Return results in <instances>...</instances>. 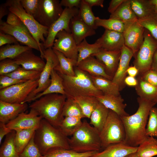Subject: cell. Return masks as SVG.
Masks as SVG:
<instances>
[{
    "label": "cell",
    "mask_w": 157,
    "mask_h": 157,
    "mask_svg": "<svg viewBox=\"0 0 157 157\" xmlns=\"http://www.w3.org/2000/svg\"><path fill=\"white\" fill-rule=\"evenodd\" d=\"M109 111V109L99 102L90 115L89 123L99 133L106 120Z\"/></svg>",
    "instance_id": "cell-31"
},
{
    "label": "cell",
    "mask_w": 157,
    "mask_h": 157,
    "mask_svg": "<svg viewBox=\"0 0 157 157\" xmlns=\"http://www.w3.org/2000/svg\"><path fill=\"white\" fill-rule=\"evenodd\" d=\"M79 8H65L60 17L49 28L45 41L42 44L45 49L52 47L57 34L59 32L65 30L71 33L69 23L71 19L78 14Z\"/></svg>",
    "instance_id": "cell-12"
},
{
    "label": "cell",
    "mask_w": 157,
    "mask_h": 157,
    "mask_svg": "<svg viewBox=\"0 0 157 157\" xmlns=\"http://www.w3.org/2000/svg\"><path fill=\"white\" fill-rule=\"evenodd\" d=\"M44 58L46 60V64L38 79V85L22 104L31 101L32 99L37 94L43 92L48 87L51 82L52 71L59 65L58 58L52 47L44 50Z\"/></svg>",
    "instance_id": "cell-10"
},
{
    "label": "cell",
    "mask_w": 157,
    "mask_h": 157,
    "mask_svg": "<svg viewBox=\"0 0 157 157\" xmlns=\"http://www.w3.org/2000/svg\"><path fill=\"white\" fill-rule=\"evenodd\" d=\"M26 81L14 78L6 75H0V90Z\"/></svg>",
    "instance_id": "cell-50"
},
{
    "label": "cell",
    "mask_w": 157,
    "mask_h": 157,
    "mask_svg": "<svg viewBox=\"0 0 157 157\" xmlns=\"http://www.w3.org/2000/svg\"><path fill=\"white\" fill-rule=\"evenodd\" d=\"M74 99L79 105L85 117L89 119L99 103L96 97L92 96H79Z\"/></svg>",
    "instance_id": "cell-33"
},
{
    "label": "cell",
    "mask_w": 157,
    "mask_h": 157,
    "mask_svg": "<svg viewBox=\"0 0 157 157\" xmlns=\"http://www.w3.org/2000/svg\"><path fill=\"white\" fill-rule=\"evenodd\" d=\"M101 48L96 42L93 44H90L86 39L84 40L77 45L78 55L77 65L83 60L98 53Z\"/></svg>",
    "instance_id": "cell-37"
},
{
    "label": "cell",
    "mask_w": 157,
    "mask_h": 157,
    "mask_svg": "<svg viewBox=\"0 0 157 157\" xmlns=\"http://www.w3.org/2000/svg\"><path fill=\"white\" fill-rule=\"evenodd\" d=\"M151 69L157 72V49L154 56Z\"/></svg>",
    "instance_id": "cell-61"
},
{
    "label": "cell",
    "mask_w": 157,
    "mask_h": 157,
    "mask_svg": "<svg viewBox=\"0 0 157 157\" xmlns=\"http://www.w3.org/2000/svg\"><path fill=\"white\" fill-rule=\"evenodd\" d=\"M51 83L48 87L43 92L37 94L32 99L31 101L49 94L56 93L65 95L63 78L58 72L54 69L51 72Z\"/></svg>",
    "instance_id": "cell-27"
},
{
    "label": "cell",
    "mask_w": 157,
    "mask_h": 157,
    "mask_svg": "<svg viewBox=\"0 0 157 157\" xmlns=\"http://www.w3.org/2000/svg\"><path fill=\"white\" fill-rule=\"evenodd\" d=\"M32 50L24 52L14 60L26 69L42 72L45 67L46 62L40 57L35 55Z\"/></svg>",
    "instance_id": "cell-21"
},
{
    "label": "cell",
    "mask_w": 157,
    "mask_h": 157,
    "mask_svg": "<svg viewBox=\"0 0 157 157\" xmlns=\"http://www.w3.org/2000/svg\"><path fill=\"white\" fill-rule=\"evenodd\" d=\"M138 148L124 143L116 144L109 146L91 157H125L129 154L136 152Z\"/></svg>",
    "instance_id": "cell-25"
},
{
    "label": "cell",
    "mask_w": 157,
    "mask_h": 157,
    "mask_svg": "<svg viewBox=\"0 0 157 157\" xmlns=\"http://www.w3.org/2000/svg\"><path fill=\"white\" fill-rule=\"evenodd\" d=\"M6 22L8 24L11 26H25L17 15L10 11L8 15L6 21Z\"/></svg>",
    "instance_id": "cell-52"
},
{
    "label": "cell",
    "mask_w": 157,
    "mask_h": 157,
    "mask_svg": "<svg viewBox=\"0 0 157 157\" xmlns=\"http://www.w3.org/2000/svg\"><path fill=\"white\" fill-rule=\"evenodd\" d=\"M90 7L93 6H99L101 8L104 7V0H84Z\"/></svg>",
    "instance_id": "cell-58"
},
{
    "label": "cell",
    "mask_w": 157,
    "mask_h": 157,
    "mask_svg": "<svg viewBox=\"0 0 157 157\" xmlns=\"http://www.w3.org/2000/svg\"><path fill=\"white\" fill-rule=\"evenodd\" d=\"M136 152L140 157H152L157 155V139L148 136L138 147Z\"/></svg>",
    "instance_id": "cell-36"
},
{
    "label": "cell",
    "mask_w": 157,
    "mask_h": 157,
    "mask_svg": "<svg viewBox=\"0 0 157 157\" xmlns=\"http://www.w3.org/2000/svg\"><path fill=\"white\" fill-rule=\"evenodd\" d=\"M20 66L14 59L10 58L3 59L0 62V75L12 73Z\"/></svg>",
    "instance_id": "cell-48"
},
{
    "label": "cell",
    "mask_w": 157,
    "mask_h": 157,
    "mask_svg": "<svg viewBox=\"0 0 157 157\" xmlns=\"http://www.w3.org/2000/svg\"><path fill=\"white\" fill-rule=\"evenodd\" d=\"M0 30L2 33L13 36L18 42L39 51L40 53V57L44 59V51L40 48L26 26H11L1 20L0 21Z\"/></svg>",
    "instance_id": "cell-13"
},
{
    "label": "cell",
    "mask_w": 157,
    "mask_h": 157,
    "mask_svg": "<svg viewBox=\"0 0 157 157\" xmlns=\"http://www.w3.org/2000/svg\"><path fill=\"white\" fill-rule=\"evenodd\" d=\"M16 132L12 131L7 135L0 148V157H19L14 143Z\"/></svg>",
    "instance_id": "cell-35"
},
{
    "label": "cell",
    "mask_w": 157,
    "mask_h": 157,
    "mask_svg": "<svg viewBox=\"0 0 157 157\" xmlns=\"http://www.w3.org/2000/svg\"><path fill=\"white\" fill-rule=\"evenodd\" d=\"M151 3L154 6L155 11L157 12V0H149Z\"/></svg>",
    "instance_id": "cell-62"
},
{
    "label": "cell",
    "mask_w": 157,
    "mask_h": 157,
    "mask_svg": "<svg viewBox=\"0 0 157 157\" xmlns=\"http://www.w3.org/2000/svg\"><path fill=\"white\" fill-rule=\"evenodd\" d=\"M53 49L57 56L59 62V65L54 69L61 74L75 76L74 67L76 66L77 61L66 57L57 50Z\"/></svg>",
    "instance_id": "cell-32"
},
{
    "label": "cell",
    "mask_w": 157,
    "mask_h": 157,
    "mask_svg": "<svg viewBox=\"0 0 157 157\" xmlns=\"http://www.w3.org/2000/svg\"><path fill=\"white\" fill-rule=\"evenodd\" d=\"M121 54V50L108 51L101 48L99 52L92 56L102 63L107 73L113 77L118 66Z\"/></svg>",
    "instance_id": "cell-19"
},
{
    "label": "cell",
    "mask_w": 157,
    "mask_h": 157,
    "mask_svg": "<svg viewBox=\"0 0 157 157\" xmlns=\"http://www.w3.org/2000/svg\"><path fill=\"white\" fill-rule=\"evenodd\" d=\"M100 136L101 148L104 149L111 145L124 142L126 133L123 122L120 116L111 110Z\"/></svg>",
    "instance_id": "cell-7"
},
{
    "label": "cell",
    "mask_w": 157,
    "mask_h": 157,
    "mask_svg": "<svg viewBox=\"0 0 157 157\" xmlns=\"http://www.w3.org/2000/svg\"><path fill=\"white\" fill-rule=\"evenodd\" d=\"M68 140L70 149L77 152L100 151L102 149L99 132L86 120Z\"/></svg>",
    "instance_id": "cell-5"
},
{
    "label": "cell",
    "mask_w": 157,
    "mask_h": 157,
    "mask_svg": "<svg viewBox=\"0 0 157 157\" xmlns=\"http://www.w3.org/2000/svg\"><path fill=\"white\" fill-rule=\"evenodd\" d=\"M121 51V54L118 65L112 80L119 86L120 90L124 87V80L126 76L127 70L129 67L131 59L134 56L132 51L125 44Z\"/></svg>",
    "instance_id": "cell-17"
},
{
    "label": "cell",
    "mask_w": 157,
    "mask_h": 157,
    "mask_svg": "<svg viewBox=\"0 0 157 157\" xmlns=\"http://www.w3.org/2000/svg\"><path fill=\"white\" fill-rule=\"evenodd\" d=\"M9 11L17 15L27 28L31 34L42 50V44L45 40L44 36L47 37L49 28L40 24L34 17L28 14L21 6L20 0H8L4 3Z\"/></svg>",
    "instance_id": "cell-6"
},
{
    "label": "cell",
    "mask_w": 157,
    "mask_h": 157,
    "mask_svg": "<svg viewBox=\"0 0 157 157\" xmlns=\"http://www.w3.org/2000/svg\"><path fill=\"white\" fill-rule=\"evenodd\" d=\"M95 42L101 48L108 51L121 50L124 45L123 33L107 29Z\"/></svg>",
    "instance_id": "cell-18"
},
{
    "label": "cell",
    "mask_w": 157,
    "mask_h": 157,
    "mask_svg": "<svg viewBox=\"0 0 157 157\" xmlns=\"http://www.w3.org/2000/svg\"><path fill=\"white\" fill-rule=\"evenodd\" d=\"M42 119L35 110L30 109L28 113L24 112L20 113L6 125L10 130L15 131L32 129H37L39 126Z\"/></svg>",
    "instance_id": "cell-16"
},
{
    "label": "cell",
    "mask_w": 157,
    "mask_h": 157,
    "mask_svg": "<svg viewBox=\"0 0 157 157\" xmlns=\"http://www.w3.org/2000/svg\"><path fill=\"white\" fill-rule=\"evenodd\" d=\"M9 12L4 3L1 4L0 6V21L2 20V19L4 16L8 15Z\"/></svg>",
    "instance_id": "cell-60"
},
{
    "label": "cell",
    "mask_w": 157,
    "mask_h": 157,
    "mask_svg": "<svg viewBox=\"0 0 157 157\" xmlns=\"http://www.w3.org/2000/svg\"><path fill=\"white\" fill-rule=\"evenodd\" d=\"M109 18L117 19L124 24L138 19L131 8L130 0H125L110 14Z\"/></svg>",
    "instance_id": "cell-29"
},
{
    "label": "cell",
    "mask_w": 157,
    "mask_h": 157,
    "mask_svg": "<svg viewBox=\"0 0 157 157\" xmlns=\"http://www.w3.org/2000/svg\"><path fill=\"white\" fill-rule=\"evenodd\" d=\"M96 24L98 27L101 26L105 29L123 33L124 30V24L122 22L117 19L109 18L102 19L96 17Z\"/></svg>",
    "instance_id": "cell-44"
},
{
    "label": "cell",
    "mask_w": 157,
    "mask_h": 157,
    "mask_svg": "<svg viewBox=\"0 0 157 157\" xmlns=\"http://www.w3.org/2000/svg\"><path fill=\"white\" fill-rule=\"evenodd\" d=\"M26 103H13L0 100V122L5 124L27 109Z\"/></svg>",
    "instance_id": "cell-23"
},
{
    "label": "cell",
    "mask_w": 157,
    "mask_h": 157,
    "mask_svg": "<svg viewBox=\"0 0 157 157\" xmlns=\"http://www.w3.org/2000/svg\"><path fill=\"white\" fill-rule=\"evenodd\" d=\"M19 44L17 40L13 36L0 32V47L5 44Z\"/></svg>",
    "instance_id": "cell-53"
},
{
    "label": "cell",
    "mask_w": 157,
    "mask_h": 157,
    "mask_svg": "<svg viewBox=\"0 0 157 157\" xmlns=\"http://www.w3.org/2000/svg\"><path fill=\"white\" fill-rule=\"evenodd\" d=\"M99 152L92 151L80 153L71 149L56 148L49 150L44 156V157H91Z\"/></svg>",
    "instance_id": "cell-40"
},
{
    "label": "cell",
    "mask_w": 157,
    "mask_h": 157,
    "mask_svg": "<svg viewBox=\"0 0 157 157\" xmlns=\"http://www.w3.org/2000/svg\"><path fill=\"white\" fill-rule=\"evenodd\" d=\"M81 119L78 117H65L58 128L66 136H71L81 125Z\"/></svg>",
    "instance_id": "cell-39"
},
{
    "label": "cell",
    "mask_w": 157,
    "mask_h": 157,
    "mask_svg": "<svg viewBox=\"0 0 157 157\" xmlns=\"http://www.w3.org/2000/svg\"><path fill=\"white\" fill-rule=\"evenodd\" d=\"M157 49V40L145 29L143 42L134 56V66L141 74L151 69L154 56Z\"/></svg>",
    "instance_id": "cell-8"
},
{
    "label": "cell",
    "mask_w": 157,
    "mask_h": 157,
    "mask_svg": "<svg viewBox=\"0 0 157 157\" xmlns=\"http://www.w3.org/2000/svg\"><path fill=\"white\" fill-rule=\"evenodd\" d=\"M69 26L71 33L77 45L87 37L96 34L95 30L86 24L78 15L71 19Z\"/></svg>",
    "instance_id": "cell-22"
},
{
    "label": "cell",
    "mask_w": 157,
    "mask_h": 157,
    "mask_svg": "<svg viewBox=\"0 0 157 157\" xmlns=\"http://www.w3.org/2000/svg\"><path fill=\"white\" fill-rule=\"evenodd\" d=\"M78 16L87 25L95 30L97 27L96 24V17L90 7L84 0H82L79 8Z\"/></svg>",
    "instance_id": "cell-41"
},
{
    "label": "cell",
    "mask_w": 157,
    "mask_h": 157,
    "mask_svg": "<svg viewBox=\"0 0 157 157\" xmlns=\"http://www.w3.org/2000/svg\"><path fill=\"white\" fill-rule=\"evenodd\" d=\"M138 108L132 115L120 117L126 133L124 143L132 147H138L148 137L146 126L151 109L156 103L138 97Z\"/></svg>",
    "instance_id": "cell-1"
},
{
    "label": "cell",
    "mask_w": 157,
    "mask_h": 157,
    "mask_svg": "<svg viewBox=\"0 0 157 157\" xmlns=\"http://www.w3.org/2000/svg\"><path fill=\"white\" fill-rule=\"evenodd\" d=\"M139 73L138 68L135 66H129L127 70V74L129 76L135 77Z\"/></svg>",
    "instance_id": "cell-59"
},
{
    "label": "cell",
    "mask_w": 157,
    "mask_h": 157,
    "mask_svg": "<svg viewBox=\"0 0 157 157\" xmlns=\"http://www.w3.org/2000/svg\"><path fill=\"white\" fill-rule=\"evenodd\" d=\"M138 81V84L135 87L139 97L157 103V87L143 81L140 77Z\"/></svg>",
    "instance_id": "cell-30"
},
{
    "label": "cell",
    "mask_w": 157,
    "mask_h": 157,
    "mask_svg": "<svg viewBox=\"0 0 157 157\" xmlns=\"http://www.w3.org/2000/svg\"><path fill=\"white\" fill-rule=\"evenodd\" d=\"M34 135L28 145L19 154V157H41L42 156L34 142Z\"/></svg>",
    "instance_id": "cell-47"
},
{
    "label": "cell",
    "mask_w": 157,
    "mask_h": 157,
    "mask_svg": "<svg viewBox=\"0 0 157 157\" xmlns=\"http://www.w3.org/2000/svg\"><path fill=\"white\" fill-rule=\"evenodd\" d=\"M75 75H66L58 72L62 77L67 98H74L81 96L98 97L104 94L94 86L90 75L86 72L74 67Z\"/></svg>",
    "instance_id": "cell-4"
},
{
    "label": "cell",
    "mask_w": 157,
    "mask_h": 157,
    "mask_svg": "<svg viewBox=\"0 0 157 157\" xmlns=\"http://www.w3.org/2000/svg\"><path fill=\"white\" fill-rule=\"evenodd\" d=\"M138 20L124 24L123 33L124 44L132 51L134 56L143 42L145 29L138 23Z\"/></svg>",
    "instance_id": "cell-14"
},
{
    "label": "cell",
    "mask_w": 157,
    "mask_h": 157,
    "mask_svg": "<svg viewBox=\"0 0 157 157\" xmlns=\"http://www.w3.org/2000/svg\"><path fill=\"white\" fill-rule=\"evenodd\" d=\"M138 21L157 40V14L144 18L138 19Z\"/></svg>",
    "instance_id": "cell-45"
},
{
    "label": "cell",
    "mask_w": 157,
    "mask_h": 157,
    "mask_svg": "<svg viewBox=\"0 0 157 157\" xmlns=\"http://www.w3.org/2000/svg\"><path fill=\"white\" fill-rule=\"evenodd\" d=\"M125 0H112L110 3L108 10L110 14L114 12Z\"/></svg>",
    "instance_id": "cell-55"
},
{
    "label": "cell",
    "mask_w": 157,
    "mask_h": 157,
    "mask_svg": "<svg viewBox=\"0 0 157 157\" xmlns=\"http://www.w3.org/2000/svg\"><path fill=\"white\" fill-rule=\"evenodd\" d=\"M125 85L129 86H135L137 85L138 81L135 77L130 76H126L124 80Z\"/></svg>",
    "instance_id": "cell-57"
},
{
    "label": "cell",
    "mask_w": 157,
    "mask_h": 157,
    "mask_svg": "<svg viewBox=\"0 0 157 157\" xmlns=\"http://www.w3.org/2000/svg\"><path fill=\"white\" fill-rule=\"evenodd\" d=\"M41 157H44V156H41Z\"/></svg>",
    "instance_id": "cell-64"
},
{
    "label": "cell",
    "mask_w": 157,
    "mask_h": 157,
    "mask_svg": "<svg viewBox=\"0 0 157 157\" xmlns=\"http://www.w3.org/2000/svg\"><path fill=\"white\" fill-rule=\"evenodd\" d=\"M41 72L39 71L26 70L20 66L12 72L4 75L17 79L28 81L38 79Z\"/></svg>",
    "instance_id": "cell-43"
},
{
    "label": "cell",
    "mask_w": 157,
    "mask_h": 157,
    "mask_svg": "<svg viewBox=\"0 0 157 157\" xmlns=\"http://www.w3.org/2000/svg\"><path fill=\"white\" fill-rule=\"evenodd\" d=\"M99 101L109 110L115 113L120 117L129 115L125 109L126 105L121 95L115 96L103 94L96 97Z\"/></svg>",
    "instance_id": "cell-24"
},
{
    "label": "cell",
    "mask_w": 157,
    "mask_h": 157,
    "mask_svg": "<svg viewBox=\"0 0 157 157\" xmlns=\"http://www.w3.org/2000/svg\"><path fill=\"white\" fill-rule=\"evenodd\" d=\"M90 75L95 87L104 94L120 95L119 86L112 80L101 76Z\"/></svg>",
    "instance_id": "cell-26"
},
{
    "label": "cell",
    "mask_w": 157,
    "mask_h": 157,
    "mask_svg": "<svg viewBox=\"0 0 157 157\" xmlns=\"http://www.w3.org/2000/svg\"><path fill=\"white\" fill-rule=\"evenodd\" d=\"M38 79L29 80L0 90V100L13 103H23L38 85Z\"/></svg>",
    "instance_id": "cell-9"
},
{
    "label": "cell",
    "mask_w": 157,
    "mask_h": 157,
    "mask_svg": "<svg viewBox=\"0 0 157 157\" xmlns=\"http://www.w3.org/2000/svg\"><path fill=\"white\" fill-rule=\"evenodd\" d=\"M20 2L25 11L33 17L38 10L39 0H20Z\"/></svg>",
    "instance_id": "cell-49"
},
{
    "label": "cell",
    "mask_w": 157,
    "mask_h": 157,
    "mask_svg": "<svg viewBox=\"0 0 157 157\" xmlns=\"http://www.w3.org/2000/svg\"><path fill=\"white\" fill-rule=\"evenodd\" d=\"M146 129L148 136L157 137V108L153 107L150 110Z\"/></svg>",
    "instance_id": "cell-46"
},
{
    "label": "cell",
    "mask_w": 157,
    "mask_h": 157,
    "mask_svg": "<svg viewBox=\"0 0 157 157\" xmlns=\"http://www.w3.org/2000/svg\"><path fill=\"white\" fill-rule=\"evenodd\" d=\"M52 48L66 57L77 61V44L71 33L65 30L59 32L56 36Z\"/></svg>",
    "instance_id": "cell-15"
},
{
    "label": "cell",
    "mask_w": 157,
    "mask_h": 157,
    "mask_svg": "<svg viewBox=\"0 0 157 157\" xmlns=\"http://www.w3.org/2000/svg\"><path fill=\"white\" fill-rule=\"evenodd\" d=\"M76 66L92 76H101L110 80L113 77L107 73L104 64L94 57L91 56L79 62Z\"/></svg>",
    "instance_id": "cell-20"
},
{
    "label": "cell",
    "mask_w": 157,
    "mask_h": 157,
    "mask_svg": "<svg viewBox=\"0 0 157 157\" xmlns=\"http://www.w3.org/2000/svg\"><path fill=\"white\" fill-rule=\"evenodd\" d=\"M64 117H78L81 119L85 117L78 104L73 98H67L63 110Z\"/></svg>",
    "instance_id": "cell-42"
},
{
    "label": "cell",
    "mask_w": 157,
    "mask_h": 157,
    "mask_svg": "<svg viewBox=\"0 0 157 157\" xmlns=\"http://www.w3.org/2000/svg\"><path fill=\"white\" fill-rule=\"evenodd\" d=\"M64 9L58 0H39L34 18L42 25L49 28L61 15Z\"/></svg>",
    "instance_id": "cell-11"
},
{
    "label": "cell",
    "mask_w": 157,
    "mask_h": 157,
    "mask_svg": "<svg viewBox=\"0 0 157 157\" xmlns=\"http://www.w3.org/2000/svg\"><path fill=\"white\" fill-rule=\"evenodd\" d=\"M131 8L138 19L157 14L149 0H130Z\"/></svg>",
    "instance_id": "cell-28"
},
{
    "label": "cell",
    "mask_w": 157,
    "mask_h": 157,
    "mask_svg": "<svg viewBox=\"0 0 157 157\" xmlns=\"http://www.w3.org/2000/svg\"><path fill=\"white\" fill-rule=\"evenodd\" d=\"M68 139L59 128L43 118L34 136V142L42 156L53 149H70Z\"/></svg>",
    "instance_id": "cell-3"
},
{
    "label": "cell",
    "mask_w": 157,
    "mask_h": 157,
    "mask_svg": "<svg viewBox=\"0 0 157 157\" xmlns=\"http://www.w3.org/2000/svg\"><path fill=\"white\" fill-rule=\"evenodd\" d=\"M143 81L157 87V72L151 69L142 74L140 77Z\"/></svg>",
    "instance_id": "cell-51"
},
{
    "label": "cell",
    "mask_w": 157,
    "mask_h": 157,
    "mask_svg": "<svg viewBox=\"0 0 157 157\" xmlns=\"http://www.w3.org/2000/svg\"><path fill=\"white\" fill-rule=\"evenodd\" d=\"M82 0H62L60 1L61 6L65 8H79Z\"/></svg>",
    "instance_id": "cell-54"
},
{
    "label": "cell",
    "mask_w": 157,
    "mask_h": 157,
    "mask_svg": "<svg viewBox=\"0 0 157 157\" xmlns=\"http://www.w3.org/2000/svg\"><path fill=\"white\" fill-rule=\"evenodd\" d=\"M12 131L8 128L6 124L0 122V144H1L2 140L4 137Z\"/></svg>",
    "instance_id": "cell-56"
},
{
    "label": "cell",
    "mask_w": 157,
    "mask_h": 157,
    "mask_svg": "<svg viewBox=\"0 0 157 157\" xmlns=\"http://www.w3.org/2000/svg\"><path fill=\"white\" fill-rule=\"evenodd\" d=\"M32 49L19 44H6L0 48V60L6 58L14 59L24 52Z\"/></svg>",
    "instance_id": "cell-34"
},
{
    "label": "cell",
    "mask_w": 157,
    "mask_h": 157,
    "mask_svg": "<svg viewBox=\"0 0 157 157\" xmlns=\"http://www.w3.org/2000/svg\"><path fill=\"white\" fill-rule=\"evenodd\" d=\"M66 99L65 95L47 94L34 101L29 108L52 125L58 128L64 118L63 112Z\"/></svg>",
    "instance_id": "cell-2"
},
{
    "label": "cell",
    "mask_w": 157,
    "mask_h": 157,
    "mask_svg": "<svg viewBox=\"0 0 157 157\" xmlns=\"http://www.w3.org/2000/svg\"><path fill=\"white\" fill-rule=\"evenodd\" d=\"M125 157H140L137 154L136 152H134L129 154Z\"/></svg>",
    "instance_id": "cell-63"
},
{
    "label": "cell",
    "mask_w": 157,
    "mask_h": 157,
    "mask_svg": "<svg viewBox=\"0 0 157 157\" xmlns=\"http://www.w3.org/2000/svg\"><path fill=\"white\" fill-rule=\"evenodd\" d=\"M36 129H23L16 131L14 143L16 150L19 154L28 145Z\"/></svg>",
    "instance_id": "cell-38"
}]
</instances>
